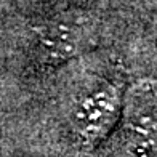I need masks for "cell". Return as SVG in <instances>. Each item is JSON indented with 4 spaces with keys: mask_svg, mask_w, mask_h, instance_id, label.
<instances>
[{
    "mask_svg": "<svg viewBox=\"0 0 157 157\" xmlns=\"http://www.w3.org/2000/svg\"><path fill=\"white\" fill-rule=\"evenodd\" d=\"M124 87L116 80H101L74 103L69 125L78 144L93 147L112 132L120 119Z\"/></svg>",
    "mask_w": 157,
    "mask_h": 157,
    "instance_id": "cell-1",
    "label": "cell"
},
{
    "mask_svg": "<svg viewBox=\"0 0 157 157\" xmlns=\"http://www.w3.org/2000/svg\"><path fill=\"white\" fill-rule=\"evenodd\" d=\"M35 53L50 66L63 64L80 55L90 42L87 19L59 15L34 27Z\"/></svg>",
    "mask_w": 157,
    "mask_h": 157,
    "instance_id": "cell-2",
    "label": "cell"
},
{
    "mask_svg": "<svg viewBox=\"0 0 157 157\" xmlns=\"http://www.w3.org/2000/svg\"><path fill=\"white\" fill-rule=\"evenodd\" d=\"M128 130L155 135V80L140 78L124 90L120 119Z\"/></svg>",
    "mask_w": 157,
    "mask_h": 157,
    "instance_id": "cell-3",
    "label": "cell"
}]
</instances>
